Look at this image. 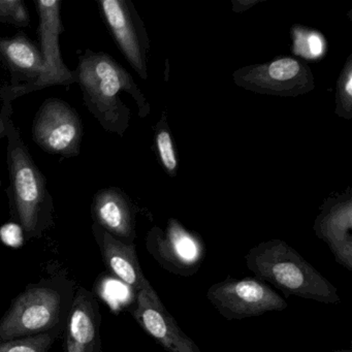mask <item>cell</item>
<instances>
[{
    "mask_svg": "<svg viewBox=\"0 0 352 352\" xmlns=\"http://www.w3.org/2000/svg\"><path fill=\"white\" fill-rule=\"evenodd\" d=\"M0 113L8 133L10 185L6 191L12 219L21 226L26 240L40 239L54 223L52 195L44 174L32 160L19 129L12 120V102L5 100Z\"/></svg>",
    "mask_w": 352,
    "mask_h": 352,
    "instance_id": "obj_1",
    "label": "cell"
},
{
    "mask_svg": "<svg viewBox=\"0 0 352 352\" xmlns=\"http://www.w3.org/2000/svg\"><path fill=\"white\" fill-rule=\"evenodd\" d=\"M75 73L86 108L108 133L123 137L129 126L131 111L119 96L121 92L131 94L140 116L149 115V104L131 74L107 53L86 50Z\"/></svg>",
    "mask_w": 352,
    "mask_h": 352,
    "instance_id": "obj_2",
    "label": "cell"
},
{
    "mask_svg": "<svg viewBox=\"0 0 352 352\" xmlns=\"http://www.w3.org/2000/svg\"><path fill=\"white\" fill-rule=\"evenodd\" d=\"M244 259L257 279L278 288L286 298L294 296L322 304L341 302L337 287L284 241L259 243Z\"/></svg>",
    "mask_w": 352,
    "mask_h": 352,
    "instance_id": "obj_3",
    "label": "cell"
},
{
    "mask_svg": "<svg viewBox=\"0 0 352 352\" xmlns=\"http://www.w3.org/2000/svg\"><path fill=\"white\" fill-rule=\"evenodd\" d=\"M75 292L74 281L59 274L30 284L0 318V343L49 331L63 333Z\"/></svg>",
    "mask_w": 352,
    "mask_h": 352,
    "instance_id": "obj_4",
    "label": "cell"
},
{
    "mask_svg": "<svg viewBox=\"0 0 352 352\" xmlns=\"http://www.w3.org/2000/svg\"><path fill=\"white\" fill-rule=\"evenodd\" d=\"M36 11L40 19V36L42 54L44 56V72L32 83L22 85H6L0 88V98L13 102L20 96L40 91L51 86H67L77 83L75 72L67 69L61 56L59 36L63 32L61 21V1L38 0Z\"/></svg>",
    "mask_w": 352,
    "mask_h": 352,
    "instance_id": "obj_5",
    "label": "cell"
},
{
    "mask_svg": "<svg viewBox=\"0 0 352 352\" xmlns=\"http://www.w3.org/2000/svg\"><path fill=\"white\" fill-rule=\"evenodd\" d=\"M210 304L226 320H242L287 309L286 300L256 277H226L210 286Z\"/></svg>",
    "mask_w": 352,
    "mask_h": 352,
    "instance_id": "obj_6",
    "label": "cell"
},
{
    "mask_svg": "<svg viewBox=\"0 0 352 352\" xmlns=\"http://www.w3.org/2000/svg\"><path fill=\"white\" fill-rule=\"evenodd\" d=\"M145 243L146 249L156 263L179 277L195 276L206 258L203 239L175 219L168 220L166 230L152 228Z\"/></svg>",
    "mask_w": 352,
    "mask_h": 352,
    "instance_id": "obj_7",
    "label": "cell"
},
{
    "mask_svg": "<svg viewBox=\"0 0 352 352\" xmlns=\"http://www.w3.org/2000/svg\"><path fill=\"white\" fill-rule=\"evenodd\" d=\"M83 133L77 111L60 98H48L32 122L34 143L47 153L65 158L79 155Z\"/></svg>",
    "mask_w": 352,
    "mask_h": 352,
    "instance_id": "obj_8",
    "label": "cell"
},
{
    "mask_svg": "<svg viewBox=\"0 0 352 352\" xmlns=\"http://www.w3.org/2000/svg\"><path fill=\"white\" fill-rule=\"evenodd\" d=\"M234 77L239 86L259 94L296 96L314 88L312 72L292 57L244 67L236 72Z\"/></svg>",
    "mask_w": 352,
    "mask_h": 352,
    "instance_id": "obj_9",
    "label": "cell"
},
{
    "mask_svg": "<svg viewBox=\"0 0 352 352\" xmlns=\"http://www.w3.org/2000/svg\"><path fill=\"white\" fill-rule=\"evenodd\" d=\"M98 5L121 52L138 75L147 79L149 38L133 3L129 0H102Z\"/></svg>",
    "mask_w": 352,
    "mask_h": 352,
    "instance_id": "obj_10",
    "label": "cell"
},
{
    "mask_svg": "<svg viewBox=\"0 0 352 352\" xmlns=\"http://www.w3.org/2000/svg\"><path fill=\"white\" fill-rule=\"evenodd\" d=\"M145 290L135 294L131 315L140 327L166 352H203L184 333L160 298L152 300Z\"/></svg>",
    "mask_w": 352,
    "mask_h": 352,
    "instance_id": "obj_11",
    "label": "cell"
},
{
    "mask_svg": "<svg viewBox=\"0 0 352 352\" xmlns=\"http://www.w3.org/2000/svg\"><path fill=\"white\" fill-rule=\"evenodd\" d=\"M317 238L329 246L336 263L352 271V199L340 195L327 199L313 226Z\"/></svg>",
    "mask_w": 352,
    "mask_h": 352,
    "instance_id": "obj_12",
    "label": "cell"
},
{
    "mask_svg": "<svg viewBox=\"0 0 352 352\" xmlns=\"http://www.w3.org/2000/svg\"><path fill=\"white\" fill-rule=\"evenodd\" d=\"M102 313L94 294L77 286L63 331V351L102 352Z\"/></svg>",
    "mask_w": 352,
    "mask_h": 352,
    "instance_id": "obj_13",
    "label": "cell"
},
{
    "mask_svg": "<svg viewBox=\"0 0 352 352\" xmlns=\"http://www.w3.org/2000/svg\"><path fill=\"white\" fill-rule=\"evenodd\" d=\"M92 234L104 265L115 277L129 286L135 294L145 290L152 300L160 298L142 271L135 244H124L94 223L92 224Z\"/></svg>",
    "mask_w": 352,
    "mask_h": 352,
    "instance_id": "obj_14",
    "label": "cell"
},
{
    "mask_svg": "<svg viewBox=\"0 0 352 352\" xmlns=\"http://www.w3.org/2000/svg\"><path fill=\"white\" fill-rule=\"evenodd\" d=\"M91 216L94 223L113 238L124 244H135V210L121 189L110 187L98 190L92 199Z\"/></svg>",
    "mask_w": 352,
    "mask_h": 352,
    "instance_id": "obj_15",
    "label": "cell"
},
{
    "mask_svg": "<svg viewBox=\"0 0 352 352\" xmlns=\"http://www.w3.org/2000/svg\"><path fill=\"white\" fill-rule=\"evenodd\" d=\"M0 61L11 75V86L36 81L44 72V56L23 32L13 38H0Z\"/></svg>",
    "mask_w": 352,
    "mask_h": 352,
    "instance_id": "obj_16",
    "label": "cell"
},
{
    "mask_svg": "<svg viewBox=\"0 0 352 352\" xmlns=\"http://www.w3.org/2000/svg\"><path fill=\"white\" fill-rule=\"evenodd\" d=\"M63 333L49 331L32 337L18 338L0 343V352H48Z\"/></svg>",
    "mask_w": 352,
    "mask_h": 352,
    "instance_id": "obj_17",
    "label": "cell"
},
{
    "mask_svg": "<svg viewBox=\"0 0 352 352\" xmlns=\"http://www.w3.org/2000/svg\"><path fill=\"white\" fill-rule=\"evenodd\" d=\"M352 104V63L351 58L348 59L345 69H343L337 90V114L344 118H351Z\"/></svg>",
    "mask_w": 352,
    "mask_h": 352,
    "instance_id": "obj_18",
    "label": "cell"
},
{
    "mask_svg": "<svg viewBox=\"0 0 352 352\" xmlns=\"http://www.w3.org/2000/svg\"><path fill=\"white\" fill-rule=\"evenodd\" d=\"M0 22L26 28L30 24V15L22 0H0Z\"/></svg>",
    "mask_w": 352,
    "mask_h": 352,
    "instance_id": "obj_19",
    "label": "cell"
},
{
    "mask_svg": "<svg viewBox=\"0 0 352 352\" xmlns=\"http://www.w3.org/2000/svg\"><path fill=\"white\" fill-rule=\"evenodd\" d=\"M156 147H157L160 160H162L164 168L168 170V174L174 176L177 166H178V162H177L176 153H175L170 131L164 125L162 126V123L158 125L157 135H156Z\"/></svg>",
    "mask_w": 352,
    "mask_h": 352,
    "instance_id": "obj_20",
    "label": "cell"
},
{
    "mask_svg": "<svg viewBox=\"0 0 352 352\" xmlns=\"http://www.w3.org/2000/svg\"><path fill=\"white\" fill-rule=\"evenodd\" d=\"M24 232L16 222H9L0 228V241L7 246L19 248L23 245Z\"/></svg>",
    "mask_w": 352,
    "mask_h": 352,
    "instance_id": "obj_21",
    "label": "cell"
},
{
    "mask_svg": "<svg viewBox=\"0 0 352 352\" xmlns=\"http://www.w3.org/2000/svg\"><path fill=\"white\" fill-rule=\"evenodd\" d=\"M300 40H304L305 45H306V52L305 55L310 57L320 56L323 52V41L320 36L317 34H309L306 36H300Z\"/></svg>",
    "mask_w": 352,
    "mask_h": 352,
    "instance_id": "obj_22",
    "label": "cell"
},
{
    "mask_svg": "<svg viewBox=\"0 0 352 352\" xmlns=\"http://www.w3.org/2000/svg\"><path fill=\"white\" fill-rule=\"evenodd\" d=\"M8 137L7 129H6L5 123H3L1 113H0V139H5Z\"/></svg>",
    "mask_w": 352,
    "mask_h": 352,
    "instance_id": "obj_23",
    "label": "cell"
},
{
    "mask_svg": "<svg viewBox=\"0 0 352 352\" xmlns=\"http://www.w3.org/2000/svg\"><path fill=\"white\" fill-rule=\"evenodd\" d=\"M333 352H352L350 349H338L333 350Z\"/></svg>",
    "mask_w": 352,
    "mask_h": 352,
    "instance_id": "obj_24",
    "label": "cell"
},
{
    "mask_svg": "<svg viewBox=\"0 0 352 352\" xmlns=\"http://www.w3.org/2000/svg\"><path fill=\"white\" fill-rule=\"evenodd\" d=\"M0 203H1V174H0Z\"/></svg>",
    "mask_w": 352,
    "mask_h": 352,
    "instance_id": "obj_25",
    "label": "cell"
}]
</instances>
